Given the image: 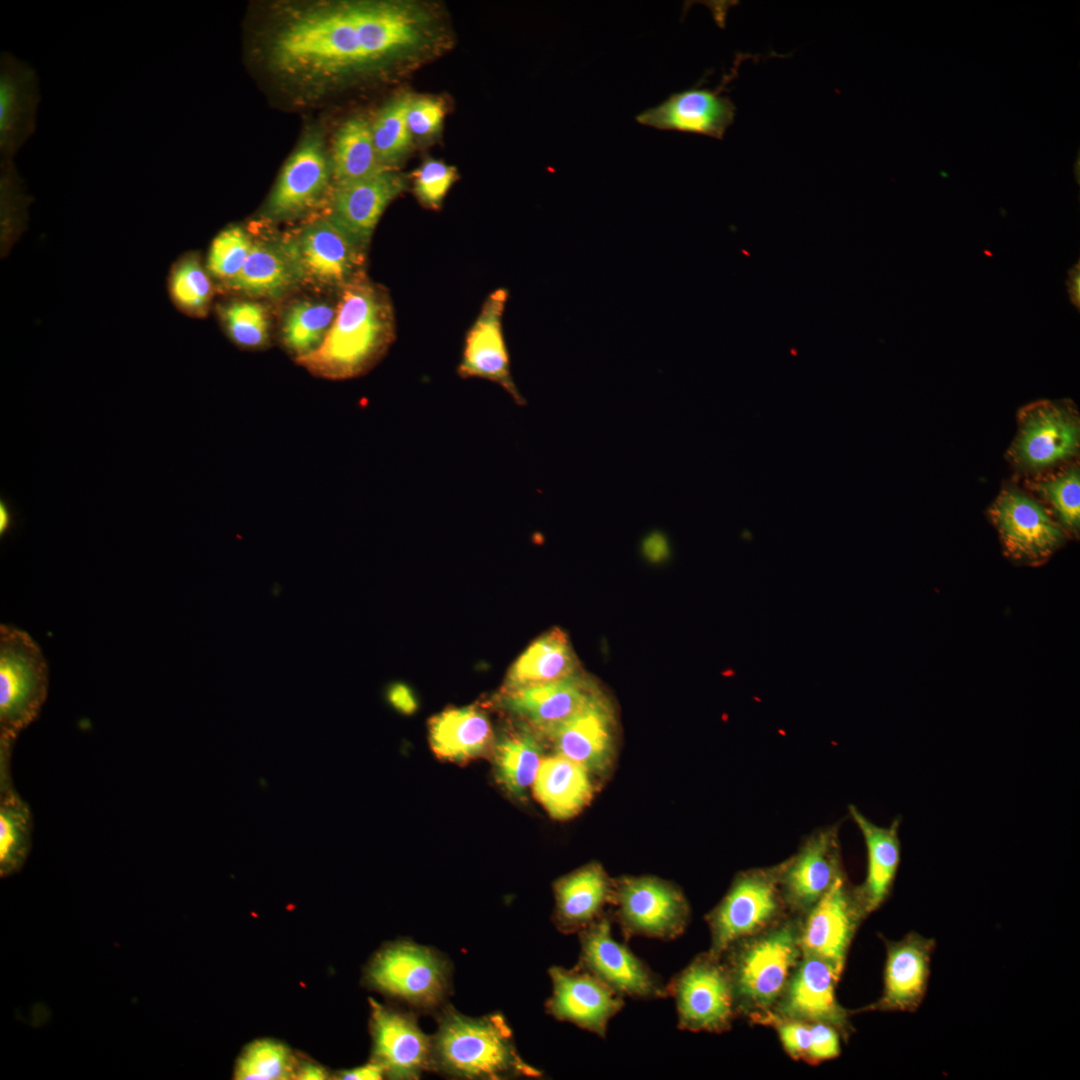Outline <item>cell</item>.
Instances as JSON below:
<instances>
[{"label":"cell","instance_id":"obj_1","mask_svg":"<svg viewBox=\"0 0 1080 1080\" xmlns=\"http://www.w3.org/2000/svg\"><path fill=\"white\" fill-rule=\"evenodd\" d=\"M394 333L388 295L360 273L341 288L334 321L320 347L297 362L318 377L355 378L381 360Z\"/></svg>","mask_w":1080,"mask_h":1080},{"label":"cell","instance_id":"obj_2","mask_svg":"<svg viewBox=\"0 0 1080 1080\" xmlns=\"http://www.w3.org/2000/svg\"><path fill=\"white\" fill-rule=\"evenodd\" d=\"M801 919L788 914L720 955L730 979L737 1017L761 1025L772 1012L802 956Z\"/></svg>","mask_w":1080,"mask_h":1080},{"label":"cell","instance_id":"obj_3","mask_svg":"<svg viewBox=\"0 0 1080 1080\" xmlns=\"http://www.w3.org/2000/svg\"><path fill=\"white\" fill-rule=\"evenodd\" d=\"M432 1039L433 1067L449 1075L468 1079L541 1075L519 1056L501 1014L470 1018L446 1009Z\"/></svg>","mask_w":1080,"mask_h":1080},{"label":"cell","instance_id":"obj_4","mask_svg":"<svg viewBox=\"0 0 1080 1080\" xmlns=\"http://www.w3.org/2000/svg\"><path fill=\"white\" fill-rule=\"evenodd\" d=\"M788 914L780 865L741 872L705 917L711 936L709 951L720 956L736 942L760 933Z\"/></svg>","mask_w":1080,"mask_h":1080},{"label":"cell","instance_id":"obj_5","mask_svg":"<svg viewBox=\"0 0 1080 1080\" xmlns=\"http://www.w3.org/2000/svg\"><path fill=\"white\" fill-rule=\"evenodd\" d=\"M48 666L23 630L0 627V741L14 743L38 716L48 692Z\"/></svg>","mask_w":1080,"mask_h":1080},{"label":"cell","instance_id":"obj_6","mask_svg":"<svg viewBox=\"0 0 1080 1080\" xmlns=\"http://www.w3.org/2000/svg\"><path fill=\"white\" fill-rule=\"evenodd\" d=\"M666 987L675 1000L680 1029L717 1034L731 1029L737 1014L720 956L709 950L697 955Z\"/></svg>","mask_w":1080,"mask_h":1080},{"label":"cell","instance_id":"obj_7","mask_svg":"<svg viewBox=\"0 0 1080 1080\" xmlns=\"http://www.w3.org/2000/svg\"><path fill=\"white\" fill-rule=\"evenodd\" d=\"M1079 443L1076 410L1065 401H1039L1020 410L1007 456L1017 469L1039 472L1076 456Z\"/></svg>","mask_w":1080,"mask_h":1080},{"label":"cell","instance_id":"obj_8","mask_svg":"<svg viewBox=\"0 0 1080 1080\" xmlns=\"http://www.w3.org/2000/svg\"><path fill=\"white\" fill-rule=\"evenodd\" d=\"M615 917L626 939L672 940L686 929L690 909L683 894L655 877H625L614 890Z\"/></svg>","mask_w":1080,"mask_h":1080},{"label":"cell","instance_id":"obj_9","mask_svg":"<svg viewBox=\"0 0 1080 1080\" xmlns=\"http://www.w3.org/2000/svg\"><path fill=\"white\" fill-rule=\"evenodd\" d=\"M448 974L442 957L412 942H398L383 949L368 969L374 987L425 1009L443 1002L449 988Z\"/></svg>","mask_w":1080,"mask_h":1080},{"label":"cell","instance_id":"obj_10","mask_svg":"<svg viewBox=\"0 0 1080 1080\" xmlns=\"http://www.w3.org/2000/svg\"><path fill=\"white\" fill-rule=\"evenodd\" d=\"M1005 554L1035 565L1047 560L1066 540L1058 521L1036 499L1017 487L1004 488L988 509Z\"/></svg>","mask_w":1080,"mask_h":1080},{"label":"cell","instance_id":"obj_11","mask_svg":"<svg viewBox=\"0 0 1080 1080\" xmlns=\"http://www.w3.org/2000/svg\"><path fill=\"white\" fill-rule=\"evenodd\" d=\"M284 238L297 262L302 283L341 289L362 273L366 249L329 215Z\"/></svg>","mask_w":1080,"mask_h":1080},{"label":"cell","instance_id":"obj_12","mask_svg":"<svg viewBox=\"0 0 1080 1080\" xmlns=\"http://www.w3.org/2000/svg\"><path fill=\"white\" fill-rule=\"evenodd\" d=\"M866 916L855 888L842 874L802 917V953L822 960L840 978L852 940Z\"/></svg>","mask_w":1080,"mask_h":1080},{"label":"cell","instance_id":"obj_13","mask_svg":"<svg viewBox=\"0 0 1080 1080\" xmlns=\"http://www.w3.org/2000/svg\"><path fill=\"white\" fill-rule=\"evenodd\" d=\"M579 965L621 996L656 999L668 996L667 987L641 959L612 936L605 914L579 933Z\"/></svg>","mask_w":1080,"mask_h":1080},{"label":"cell","instance_id":"obj_14","mask_svg":"<svg viewBox=\"0 0 1080 1080\" xmlns=\"http://www.w3.org/2000/svg\"><path fill=\"white\" fill-rule=\"evenodd\" d=\"M839 979L828 964L802 953L782 995L761 1025L768 1026L773 1020L824 1023L847 1039L852 1025L850 1012L836 998L835 987Z\"/></svg>","mask_w":1080,"mask_h":1080},{"label":"cell","instance_id":"obj_15","mask_svg":"<svg viewBox=\"0 0 1080 1080\" xmlns=\"http://www.w3.org/2000/svg\"><path fill=\"white\" fill-rule=\"evenodd\" d=\"M733 72L723 77L714 89L701 87L699 83L670 94L658 105L647 108L635 119L643 125L658 130L677 131L723 139L736 116V106L724 95L726 85L736 76Z\"/></svg>","mask_w":1080,"mask_h":1080},{"label":"cell","instance_id":"obj_16","mask_svg":"<svg viewBox=\"0 0 1080 1080\" xmlns=\"http://www.w3.org/2000/svg\"><path fill=\"white\" fill-rule=\"evenodd\" d=\"M552 994L546 1008L554 1018L605 1037L609 1021L624 1006L623 996L577 964L552 967Z\"/></svg>","mask_w":1080,"mask_h":1080},{"label":"cell","instance_id":"obj_17","mask_svg":"<svg viewBox=\"0 0 1080 1080\" xmlns=\"http://www.w3.org/2000/svg\"><path fill=\"white\" fill-rule=\"evenodd\" d=\"M508 292L497 289L484 301L479 315L468 330L457 374L463 378H481L501 386L519 404H525L510 371V359L503 334L502 318Z\"/></svg>","mask_w":1080,"mask_h":1080},{"label":"cell","instance_id":"obj_18","mask_svg":"<svg viewBox=\"0 0 1080 1080\" xmlns=\"http://www.w3.org/2000/svg\"><path fill=\"white\" fill-rule=\"evenodd\" d=\"M779 865L787 909L803 917L843 874L835 829L812 834L794 856Z\"/></svg>","mask_w":1080,"mask_h":1080},{"label":"cell","instance_id":"obj_19","mask_svg":"<svg viewBox=\"0 0 1080 1080\" xmlns=\"http://www.w3.org/2000/svg\"><path fill=\"white\" fill-rule=\"evenodd\" d=\"M884 943L886 960L882 993L874 1003L861 1010L915 1012L926 995L936 942L933 938L910 932L901 940L885 939Z\"/></svg>","mask_w":1080,"mask_h":1080},{"label":"cell","instance_id":"obj_20","mask_svg":"<svg viewBox=\"0 0 1080 1080\" xmlns=\"http://www.w3.org/2000/svg\"><path fill=\"white\" fill-rule=\"evenodd\" d=\"M374 1061L386 1074L414 1079L433 1067V1039L425 1035L415 1018L371 1001Z\"/></svg>","mask_w":1080,"mask_h":1080},{"label":"cell","instance_id":"obj_21","mask_svg":"<svg viewBox=\"0 0 1080 1080\" xmlns=\"http://www.w3.org/2000/svg\"><path fill=\"white\" fill-rule=\"evenodd\" d=\"M600 693L591 679L577 673L549 683L504 688L501 697L506 708L548 735Z\"/></svg>","mask_w":1080,"mask_h":1080},{"label":"cell","instance_id":"obj_22","mask_svg":"<svg viewBox=\"0 0 1080 1080\" xmlns=\"http://www.w3.org/2000/svg\"><path fill=\"white\" fill-rule=\"evenodd\" d=\"M405 188V179L390 170L335 183L329 216L366 249L384 210Z\"/></svg>","mask_w":1080,"mask_h":1080},{"label":"cell","instance_id":"obj_23","mask_svg":"<svg viewBox=\"0 0 1080 1080\" xmlns=\"http://www.w3.org/2000/svg\"><path fill=\"white\" fill-rule=\"evenodd\" d=\"M39 82L35 70L8 52L0 59V150L11 160L35 130Z\"/></svg>","mask_w":1080,"mask_h":1080},{"label":"cell","instance_id":"obj_24","mask_svg":"<svg viewBox=\"0 0 1080 1080\" xmlns=\"http://www.w3.org/2000/svg\"><path fill=\"white\" fill-rule=\"evenodd\" d=\"M331 164L318 138L305 140L286 162L270 195L274 217L299 214L319 201L329 186Z\"/></svg>","mask_w":1080,"mask_h":1080},{"label":"cell","instance_id":"obj_25","mask_svg":"<svg viewBox=\"0 0 1080 1080\" xmlns=\"http://www.w3.org/2000/svg\"><path fill=\"white\" fill-rule=\"evenodd\" d=\"M613 724V711L600 693L547 736L558 753L589 770L601 769L611 754Z\"/></svg>","mask_w":1080,"mask_h":1080},{"label":"cell","instance_id":"obj_26","mask_svg":"<svg viewBox=\"0 0 1080 1080\" xmlns=\"http://www.w3.org/2000/svg\"><path fill=\"white\" fill-rule=\"evenodd\" d=\"M553 923L566 934L580 933L605 915L614 890L603 868L590 863L559 879L554 886Z\"/></svg>","mask_w":1080,"mask_h":1080},{"label":"cell","instance_id":"obj_27","mask_svg":"<svg viewBox=\"0 0 1080 1080\" xmlns=\"http://www.w3.org/2000/svg\"><path fill=\"white\" fill-rule=\"evenodd\" d=\"M849 813L862 833L867 850V872L862 885L855 888L867 915L877 910L889 897L900 864L899 819L881 827L867 819L855 806Z\"/></svg>","mask_w":1080,"mask_h":1080},{"label":"cell","instance_id":"obj_28","mask_svg":"<svg viewBox=\"0 0 1080 1080\" xmlns=\"http://www.w3.org/2000/svg\"><path fill=\"white\" fill-rule=\"evenodd\" d=\"M302 283L285 240L254 241L240 273L226 286L252 297L277 298Z\"/></svg>","mask_w":1080,"mask_h":1080},{"label":"cell","instance_id":"obj_29","mask_svg":"<svg viewBox=\"0 0 1080 1080\" xmlns=\"http://www.w3.org/2000/svg\"><path fill=\"white\" fill-rule=\"evenodd\" d=\"M433 752L442 760L467 762L484 754L491 746V723L476 706L448 708L429 721Z\"/></svg>","mask_w":1080,"mask_h":1080},{"label":"cell","instance_id":"obj_30","mask_svg":"<svg viewBox=\"0 0 1080 1080\" xmlns=\"http://www.w3.org/2000/svg\"><path fill=\"white\" fill-rule=\"evenodd\" d=\"M533 791L551 817L568 819L589 803L593 786L589 769L557 753L542 759Z\"/></svg>","mask_w":1080,"mask_h":1080},{"label":"cell","instance_id":"obj_31","mask_svg":"<svg viewBox=\"0 0 1080 1080\" xmlns=\"http://www.w3.org/2000/svg\"><path fill=\"white\" fill-rule=\"evenodd\" d=\"M579 662L567 634L554 627L534 640L511 665L505 689L549 683L571 677Z\"/></svg>","mask_w":1080,"mask_h":1080},{"label":"cell","instance_id":"obj_32","mask_svg":"<svg viewBox=\"0 0 1080 1080\" xmlns=\"http://www.w3.org/2000/svg\"><path fill=\"white\" fill-rule=\"evenodd\" d=\"M12 750L0 749V874L21 870L31 848L32 814L14 790L10 775Z\"/></svg>","mask_w":1080,"mask_h":1080},{"label":"cell","instance_id":"obj_33","mask_svg":"<svg viewBox=\"0 0 1080 1080\" xmlns=\"http://www.w3.org/2000/svg\"><path fill=\"white\" fill-rule=\"evenodd\" d=\"M359 22L371 62L413 46L419 40L414 18L391 4H358Z\"/></svg>","mask_w":1080,"mask_h":1080},{"label":"cell","instance_id":"obj_34","mask_svg":"<svg viewBox=\"0 0 1080 1080\" xmlns=\"http://www.w3.org/2000/svg\"><path fill=\"white\" fill-rule=\"evenodd\" d=\"M335 183L370 177L389 169L379 160L371 125L363 118L346 121L336 134L331 157Z\"/></svg>","mask_w":1080,"mask_h":1080},{"label":"cell","instance_id":"obj_35","mask_svg":"<svg viewBox=\"0 0 1080 1080\" xmlns=\"http://www.w3.org/2000/svg\"><path fill=\"white\" fill-rule=\"evenodd\" d=\"M542 761V749L535 735L526 729L503 734L494 750L496 779L516 797L533 785Z\"/></svg>","mask_w":1080,"mask_h":1080},{"label":"cell","instance_id":"obj_36","mask_svg":"<svg viewBox=\"0 0 1080 1080\" xmlns=\"http://www.w3.org/2000/svg\"><path fill=\"white\" fill-rule=\"evenodd\" d=\"M336 315V306L324 302L301 301L291 305L282 323V342L287 351L301 359L320 347Z\"/></svg>","mask_w":1080,"mask_h":1080},{"label":"cell","instance_id":"obj_37","mask_svg":"<svg viewBox=\"0 0 1080 1080\" xmlns=\"http://www.w3.org/2000/svg\"><path fill=\"white\" fill-rule=\"evenodd\" d=\"M1031 488L1051 506L1058 523L1075 535L1080 526V473L1072 466L1047 478L1031 483Z\"/></svg>","mask_w":1080,"mask_h":1080},{"label":"cell","instance_id":"obj_38","mask_svg":"<svg viewBox=\"0 0 1080 1080\" xmlns=\"http://www.w3.org/2000/svg\"><path fill=\"white\" fill-rule=\"evenodd\" d=\"M169 287L173 301L182 310L197 316L207 312L213 287L197 257L187 256L174 266Z\"/></svg>","mask_w":1080,"mask_h":1080},{"label":"cell","instance_id":"obj_39","mask_svg":"<svg viewBox=\"0 0 1080 1080\" xmlns=\"http://www.w3.org/2000/svg\"><path fill=\"white\" fill-rule=\"evenodd\" d=\"M411 100L403 96L390 103L371 125L375 149L384 165L397 161L410 146L407 114Z\"/></svg>","mask_w":1080,"mask_h":1080},{"label":"cell","instance_id":"obj_40","mask_svg":"<svg viewBox=\"0 0 1080 1080\" xmlns=\"http://www.w3.org/2000/svg\"><path fill=\"white\" fill-rule=\"evenodd\" d=\"M292 1070L288 1049L272 1040H259L249 1045L238 1059L235 1078L238 1080L286 1079Z\"/></svg>","mask_w":1080,"mask_h":1080},{"label":"cell","instance_id":"obj_41","mask_svg":"<svg viewBox=\"0 0 1080 1080\" xmlns=\"http://www.w3.org/2000/svg\"><path fill=\"white\" fill-rule=\"evenodd\" d=\"M254 240L239 226L223 229L212 241L208 273L227 286L242 270Z\"/></svg>","mask_w":1080,"mask_h":1080},{"label":"cell","instance_id":"obj_42","mask_svg":"<svg viewBox=\"0 0 1080 1080\" xmlns=\"http://www.w3.org/2000/svg\"><path fill=\"white\" fill-rule=\"evenodd\" d=\"M229 337L239 346L258 349L268 342L269 322L265 308L255 302H232L220 308Z\"/></svg>","mask_w":1080,"mask_h":1080},{"label":"cell","instance_id":"obj_43","mask_svg":"<svg viewBox=\"0 0 1080 1080\" xmlns=\"http://www.w3.org/2000/svg\"><path fill=\"white\" fill-rule=\"evenodd\" d=\"M414 193L426 207L438 209L457 178L456 169L446 163L429 159L413 174Z\"/></svg>","mask_w":1080,"mask_h":1080},{"label":"cell","instance_id":"obj_44","mask_svg":"<svg viewBox=\"0 0 1080 1080\" xmlns=\"http://www.w3.org/2000/svg\"><path fill=\"white\" fill-rule=\"evenodd\" d=\"M444 115V105L438 99H412L407 114L409 130L419 136L432 134L440 128Z\"/></svg>","mask_w":1080,"mask_h":1080},{"label":"cell","instance_id":"obj_45","mask_svg":"<svg viewBox=\"0 0 1080 1080\" xmlns=\"http://www.w3.org/2000/svg\"><path fill=\"white\" fill-rule=\"evenodd\" d=\"M774 1028L785 1052L794 1060L805 1061L811 1043V1023L795 1020H773Z\"/></svg>","mask_w":1080,"mask_h":1080},{"label":"cell","instance_id":"obj_46","mask_svg":"<svg viewBox=\"0 0 1080 1080\" xmlns=\"http://www.w3.org/2000/svg\"><path fill=\"white\" fill-rule=\"evenodd\" d=\"M811 1043L805 1062H820L837 1058L841 1052V1034L834 1027L824 1023H811Z\"/></svg>","mask_w":1080,"mask_h":1080},{"label":"cell","instance_id":"obj_47","mask_svg":"<svg viewBox=\"0 0 1080 1080\" xmlns=\"http://www.w3.org/2000/svg\"><path fill=\"white\" fill-rule=\"evenodd\" d=\"M641 549L646 560L654 564L664 562L670 554L666 537L656 531L644 538Z\"/></svg>","mask_w":1080,"mask_h":1080},{"label":"cell","instance_id":"obj_48","mask_svg":"<svg viewBox=\"0 0 1080 1080\" xmlns=\"http://www.w3.org/2000/svg\"><path fill=\"white\" fill-rule=\"evenodd\" d=\"M390 704L398 711L411 714L416 709V700L409 687L402 683L393 684L387 693Z\"/></svg>","mask_w":1080,"mask_h":1080},{"label":"cell","instance_id":"obj_49","mask_svg":"<svg viewBox=\"0 0 1080 1080\" xmlns=\"http://www.w3.org/2000/svg\"><path fill=\"white\" fill-rule=\"evenodd\" d=\"M385 1071L383 1067L373 1061L364 1066H360L351 1070L343 1071L340 1073L339 1078L345 1080H378L383 1077Z\"/></svg>","mask_w":1080,"mask_h":1080},{"label":"cell","instance_id":"obj_50","mask_svg":"<svg viewBox=\"0 0 1080 1080\" xmlns=\"http://www.w3.org/2000/svg\"><path fill=\"white\" fill-rule=\"evenodd\" d=\"M1080 274L1079 263L1075 264L1068 272L1067 287L1070 299L1076 308L1080 304Z\"/></svg>","mask_w":1080,"mask_h":1080},{"label":"cell","instance_id":"obj_51","mask_svg":"<svg viewBox=\"0 0 1080 1080\" xmlns=\"http://www.w3.org/2000/svg\"><path fill=\"white\" fill-rule=\"evenodd\" d=\"M326 1077V1071L322 1067L310 1063L303 1065L296 1073V1078L302 1080H322Z\"/></svg>","mask_w":1080,"mask_h":1080},{"label":"cell","instance_id":"obj_52","mask_svg":"<svg viewBox=\"0 0 1080 1080\" xmlns=\"http://www.w3.org/2000/svg\"><path fill=\"white\" fill-rule=\"evenodd\" d=\"M13 522V513L6 500L0 501V533L3 536L10 529Z\"/></svg>","mask_w":1080,"mask_h":1080}]
</instances>
